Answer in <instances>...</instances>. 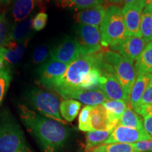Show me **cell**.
Segmentation results:
<instances>
[{
    "mask_svg": "<svg viewBox=\"0 0 152 152\" xmlns=\"http://www.w3.org/2000/svg\"><path fill=\"white\" fill-rule=\"evenodd\" d=\"M19 115L27 130L37 139L44 152H56L64 147L68 130L62 123L19 105Z\"/></svg>",
    "mask_w": 152,
    "mask_h": 152,
    "instance_id": "1",
    "label": "cell"
},
{
    "mask_svg": "<svg viewBox=\"0 0 152 152\" xmlns=\"http://www.w3.org/2000/svg\"><path fill=\"white\" fill-rule=\"evenodd\" d=\"M105 51L102 49L94 54L80 56L68 66L67 70L62 76L43 83L42 85L54 90L58 94L65 90L79 89L89 71L92 68L100 66L102 64Z\"/></svg>",
    "mask_w": 152,
    "mask_h": 152,
    "instance_id": "2",
    "label": "cell"
},
{
    "mask_svg": "<svg viewBox=\"0 0 152 152\" xmlns=\"http://www.w3.org/2000/svg\"><path fill=\"white\" fill-rule=\"evenodd\" d=\"M0 152H34L20 125L7 109L0 113Z\"/></svg>",
    "mask_w": 152,
    "mask_h": 152,
    "instance_id": "3",
    "label": "cell"
},
{
    "mask_svg": "<svg viewBox=\"0 0 152 152\" xmlns=\"http://www.w3.org/2000/svg\"><path fill=\"white\" fill-rule=\"evenodd\" d=\"M101 43L103 47H110L128 37L122 11L116 5L106 9L105 16L100 25Z\"/></svg>",
    "mask_w": 152,
    "mask_h": 152,
    "instance_id": "4",
    "label": "cell"
},
{
    "mask_svg": "<svg viewBox=\"0 0 152 152\" xmlns=\"http://www.w3.org/2000/svg\"><path fill=\"white\" fill-rule=\"evenodd\" d=\"M104 60L111 66L125 94L130 96L136 77L134 61L110 49L104 52Z\"/></svg>",
    "mask_w": 152,
    "mask_h": 152,
    "instance_id": "5",
    "label": "cell"
},
{
    "mask_svg": "<svg viewBox=\"0 0 152 152\" xmlns=\"http://www.w3.org/2000/svg\"><path fill=\"white\" fill-rule=\"evenodd\" d=\"M27 99L29 103L42 115L65 123L60 114L59 99L56 94L39 88H32L28 91Z\"/></svg>",
    "mask_w": 152,
    "mask_h": 152,
    "instance_id": "6",
    "label": "cell"
},
{
    "mask_svg": "<svg viewBox=\"0 0 152 152\" xmlns=\"http://www.w3.org/2000/svg\"><path fill=\"white\" fill-rule=\"evenodd\" d=\"M75 39L80 47L81 56L94 54L102 49L100 30L98 26L77 24L75 27Z\"/></svg>",
    "mask_w": 152,
    "mask_h": 152,
    "instance_id": "7",
    "label": "cell"
},
{
    "mask_svg": "<svg viewBox=\"0 0 152 152\" xmlns=\"http://www.w3.org/2000/svg\"><path fill=\"white\" fill-rule=\"evenodd\" d=\"M100 68L102 71L100 89L108 100H121L129 103V96L125 94L111 66L103 59Z\"/></svg>",
    "mask_w": 152,
    "mask_h": 152,
    "instance_id": "8",
    "label": "cell"
},
{
    "mask_svg": "<svg viewBox=\"0 0 152 152\" xmlns=\"http://www.w3.org/2000/svg\"><path fill=\"white\" fill-rule=\"evenodd\" d=\"M49 56L52 59L70 65L81 56L80 47L75 38L66 37L49 52Z\"/></svg>",
    "mask_w": 152,
    "mask_h": 152,
    "instance_id": "9",
    "label": "cell"
},
{
    "mask_svg": "<svg viewBox=\"0 0 152 152\" xmlns=\"http://www.w3.org/2000/svg\"><path fill=\"white\" fill-rule=\"evenodd\" d=\"M146 0H138L127 4L123 9L122 14L128 36H140V22Z\"/></svg>",
    "mask_w": 152,
    "mask_h": 152,
    "instance_id": "10",
    "label": "cell"
},
{
    "mask_svg": "<svg viewBox=\"0 0 152 152\" xmlns=\"http://www.w3.org/2000/svg\"><path fill=\"white\" fill-rule=\"evenodd\" d=\"M151 140H152V137L150 136L144 129L138 130L118 125L103 144L112 143L132 144Z\"/></svg>",
    "mask_w": 152,
    "mask_h": 152,
    "instance_id": "11",
    "label": "cell"
},
{
    "mask_svg": "<svg viewBox=\"0 0 152 152\" xmlns=\"http://www.w3.org/2000/svg\"><path fill=\"white\" fill-rule=\"evenodd\" d=\"M146 46L147 42L140 36H128L123 40L110 46V50L134 61L139 58Z\"/></svg>",
    "mask_w": 152,
    "mask_h": 152,
    "instance_id": "12",
    "label": "cell"
},
{
    "mask_svg": "<svg viewBox=\"0 0 152 152\" xmlns=\"http://www.w3.org/2000/svg\"><path fill=\"white\" fill-rule=\"evenodd\" d=\"M64 99H77L87 106L102 105L108 101L104 93L101 90H85L82 89H72L58 93Z\"/></svg>",
    "mask_w": 152,
    "mask_h": 152,
    "instance_id": "13",
    "label": "cell"
},
{
    "mask_svg": "<svg viewBox=\"0 0 152 152\" xmlns=\"http://www.w3.org/2000/svg\"><path fill=\"white\" fill-rule=\"evenodd\" d=\"M30 39V38H28L20 42L13 40L7 41L4 46L0 49L4 59L9 66L18 64L22 59Z\"/></svg>",
    "mask_w": 152,
    "mask_h": 152,
    "instance_id": "14",
    "label": "cell"
},
{
    "mask_svg": "<svg viewBox=\"0 0 152 152\" xmlns=\"http://www.w3.org/2000/svg\"><path fill=\"white\" fill-rule=\"evenodd\" d=\"M68 64L57 61L49 58L41 64L38 68V73L42 84L53 80L64 75L68 67Z\"/></svg>",
    "mask_w": 152,
    "mask_h": 152,
    "instance_id": "15",
    "label": "cell"
},
{
    "mask_svg": "<svg viewBox=\"0 0 152 152\" xmlns=\"http://www.w3.org/2000/svg\"><path fill=\"white\" fill-rule=\"evenodd\" d=\"M105 14V7L99 4L80 11L74 16V19L79 24L99 27L103 21Z\"/></svg>",
    "mask_w": 152,
    "mask_h": 152,
    "instance_id": "16",
    "label": "cell"
},
{
    "mask_svg": "<svg viewBox=\"0 0 152 152\" xmlns=\"http://www.w3.org/2000/svg\"><path fill=\"white\" fill-rule=\"evenodd\" d=\"M33 17H28L23 21L15 23L11 26L7 41L13 40L20 42L33 37Z\"/></svg>",
    "mask_w": 152,
    "mask_h": 152,
    "instance_id": "17",
    "label": "cell"
},
{
    "mask_svg": "<svg viewBox=\"0 0 152 152\" xmlns=\"http://www.w3.org/2000/svg\"><path fill=\"white\" fill-rule=\"evenodd\" d=\"M90 127L91 131L111 130L115 128V127L110 123L106 110L102 104L92 106L90 116Z\"/></svg>",
    "mask_w": 152,
    "mask_h": 152,
    "instance_id": "18",
    "label": "cell"
},
{
    "mask_svg": "<svg viewBox=\"0 0 152 152\" xmlns=\"http://www.w3.org/2000/svg\"><path fill=\"white\" fill-rule=\"evenodd\" d=\"M151 75V73L137 75L129 96V104L133 109L140 106L142 96L149 85Z\"/></svg>",
    "mask_w": 152,
    "mask_h": 152,
    "instance_id": "19",
    "label": "cell"
},
{
    "mask_svg": "<svg viewBox=\"0 0 152 152\" xmlns=\"http://www.w3.org/2000/svg\"><path fill=\"white\" fill-rule=\"evenodd\" d=\"M128 104L121 100H108L102 104L109 122L113 127L117 126L120 123L123 113L128 107Z\"/></svg>",
    "mask_w": 152,
    "mask_h": 152,
    "instance_id": "20",
    "label": "cell"
},
{
    "mask_svg": "<svg viewBox=\"0 0 152 152\" xmlns=\"http://www.w3.org/2000/svg\"><path fill=\"white\" fill-rule=\"evenodd\" d=\"M36 0H14L11 6V16L15 23L28 18L34 10Z\"/></svg>",
    "mask_w": 152,
    "mask_h": 152,
    "instance_id": "21",
    "label": "cell"
},
{
    "mask_svg": "<svg viewBox=\"0 0 152 152\" xmlns=\"http://www.w3.org/2000/svg\"><path fill=\"white\" fill-rule=\"evenodd\" d=\"M137 75H147L152 73V42L148 43L144 51L136 60Z\"/></svg>",
    "mask_w": 152,
    "mask_h": 152,
    "instance_id": "22",
    "label": "cell"
},
{
    "mask_svg": "<svg viewBox=\"0 0 152 152\" xmlns=\"http://www.w3.org/2000/svg\"><path fill=\"white\" fill-rule=\"evenodd\" d=\"M81 103L75 99H64L60 103L59 111L63 118L68 122L74 121L79 113Z\"/></svg>",
    "mask_w": 152,
    "mask_h": 152,
    "instance_id": "23",
    "label": "cell"
},
{
    "mask_svg": "<svg viewBox=\"0 0 152 152\" xmlns=\"http://www.w3.org/2000/svg\"><path fill=\"white\" fill-rule=\"evenodd\" d=\"M113 130H95L87 132L86 134V149L87 152H91L94 148L103 144L109 138Z\"/></svg>",
    "mask_w": 152,
    "mask_h": 152,
    "instance_id": "24",
    "label": "cell"
},
{
    "mask_svg": "<svg viewBox=\"0 0 152 152\" xmlns=\"http://www.w3.org/2000/svg\"><path fill=\"white\" fill-rule=\"evenodd\" d=\"M102 65V64H101ZM100 66L92 68L89 71L81 83L79 89L85 90H99L100 89V81L102 71Z\"/></svg>",
    "mask_w": 152,
    "mask_h": 152,
    "instance_id": "25",
    "label": "cell"
},
{
    "mask_svg": "<svg viewBox=\"0 0 152 152\" xmlns=\"http://www.w3.org/2000/svg\"><path fill=\"white\" fill-rule=\"evenodd\" d=\"M118 125L138 130L144 129L141 118L139 116L138 114L130 106H128L126 110L123 113Z\"/></svg>",
    "mask_w": 152,
    "mask_h": 152,
    "instance_id": "26",
    "label": "cell"
},
{
    "mask_svg": "<svg viewBox=\"0 0 152 152\" xmlns=\"http://www.w3.org/2000/svg\"><path fill=\"white\" fill-rule=\"evenodd\" d=\"M140 36L147 43L152 42V12L144 9L140 22Z\"/></svg>",
    "mask_w": 152,
    "mask_h": 152,
    "instance_id": "27",
    "label": "cell"
},
{
    "mask_svg": "<svg viewBox=\"0 0 152 152\" xmlns=\"http://www.w3.org/2000/svg\"><path fill=\"white\" fill-rule=\"evenodd\" d=\"M104 0H56L62 8H70L75 10H82L101 4Z\"/></svg>",
    "mask_w": 152,
    "mask_h": 152,
    "instance_id": "28",
    "label": "cell"
},
{
    "mask_svg": "<svg viewBox=\"0 0 152 152\" xmlns=\"http://www.w3.org/2000/svg\"><path fill=\"white\" fill-rule=\"evenodd\" d=\"M93 152H137L132 144L112 143L104 144L94 148ZM91 151V152H92Z\"/></svg>",
    "mask_w": 152,
    "mask_h": 152,
    "instance_id": "29",
    "label": "cell"
},
{
    "mask_svg": "<svg viewBox=\"0 0 152 152\" xmlns=\"http://www.w3.org/2000/svg\"><path fill=\"white\" fill-rule=\"evenodd\" d=\"M134 110L137 113L142 115L144 130L152 137V104L140 106Z\"/></svg>",
    "mask_w": 152,
    "mask_h": 152,
    "instance_id": "30",
    "label": "cell"
},
{
    "mask_svg": "<svg viewBox=\"0 0 152 152\" xmlns=\"http://www.w3.org/2000/svg\"><path fill=\"white\" fill-rule=\"evenodd\" d=\"M92 106H86L83 108L79 115L78 128L83 132H91L90 116L92 111Z\"/></svg>",
    "mask_w": 152,
    "mask_h": 152,
    "instance_id": "31",
    "label": "cell"
},
{
    "mask_svg": "<svg viewBox=\"0 0 152 152\" xmlns=\"http://www.w3.org/2000/svg\"><path fill=\"white\" fill-rule=\"evenodd\" d=\"M11 81L10 68L0 71V106L2 103L6 93L8 90Z\"/></svg>",
    "mask_w": 152,
    "mask_h": 152,
    "instance_id": "32",
    "label": "cell"
},
{
    "mask_svg": "<svg viewBox=\"0 0 152 152\" xmlns=\"http://www.w3.org/2000/svg\"><path fill=\"white\" fill-rule=\"evenodd\" d=\"M11 26L5 13H0V49L7 41Z\"/></svg>",
    "mask_w": 152,
    "mask_h": 152,
    "instance_id": "33",
    "label": "cell"
},
{
    "mask_svg": "<svg viewBox=\"0 0 152 152\" xmlns=\"http://www.w3.org/2000/svg\"><path fill=\"white\" fill-rule=\"evenodd\" d=\"M49 55V49L45 45L37 47L33 54V61L35 64H43L47 60Z\"/></svg>",
    "mask_w": 152,
    "mask_h": 152,
    "instance_id": "34",
    "label": "cell"
},
{
    "mask_svg": "<svg viewBox=\"0 0 152 152\" xmlns=\"http://www.w3.org/2000/svg\"><path fill=\"white\" fill-rule=\"evenodd\" d=\"M47 20H48V15L46 13L39 12L33 18V30L34 31H40L46 26Z\"/></svg>",
    "mask_w": 152,
    "mask_h": 152,
    "instance_id": "35",
    "label": "cell"
},
{
    "mask_svg": "<svg viewBox=\"0 0 152 152\" xmlns=\"http://www.w3.org/2000/svg\"><path fill=\"white\" fill-rule=\"evenodd\" d=\"M152 104V73L150 78L149 85L144 92L140 102V105H149ZM139 107V106H138Z\"/></svg>",
    "mask_w": 152,
    "mask_h": 152,
    "instance_id": "36",
    "label": "cell"
},
{
    "mask_svg": "<svg viewBox=\"0 0 152 152\" xmlns=\"http://www.w3.org/2000/svg\"><path fill=\"white\" fill-rule=\"evenodd\" d=\"M132 145L137 152H152V140L135 142Z\"/></svg>",
    "mask_w": 152,
    "mask_h": 152,
    "instance_id": "37",
    "label": "cell"
},
{
    "mask_svg": "<svg viewBox=\"0 0 152 152\" xmlns=\"http://www.w3.org/2000/svg\"><path fill=\"white\" fill-rule=\"evenodd\" d=\"M7 68H9V65L4 59L3 55L0 52V71L7 69Z\"/></svg>",
    "mask_w": 152,
    "mask_h": 152,
    "instance_id": "38",
    "label": "cell"
},
{
    "mask_svg": "<svg viewBox=\"0 0 152 152\" xmlns=\"http://www.w3.org/2000/svg\"><path fill=\"white\" fill-rule=\"evenodd\" d=\"M110 2L111 3H115V4H130V3H133V2H135V1H138V0H109Z\"/></svg>",
    "mask_w": 152,
    "mask_h": 152,
    "instance_id": "39",
    "label": "cell"
},
{
    "mask_svg": "<svg viewBox=\"0 0 152 152\" xmlns=\"http://www.w3.org/2000/svg\"><path fill=\"white\" fill-rule=\"evenodd\" d=\"M144 9L151 11L152 12V0H146Z\"/></svg>",
    "mask_w": 152,
    "mask_h": 152,
    "instance_id": "40",
    "label": "cell"
},
{
    "mask_svg": "<svg viewBox=\"0 0 152 152\" xmlns=\"http://www.w3.org/2000/svg\"><path fill=\"white\" fill-rule=\"evenodd\" d=\"M11 0H0V4H6L8 3Z\"/></svg>",
    "mask_w": 152,
    "mask_h": 152,
    "instance_id": "41",
    "label": "cell"
},
{
    "mask_svg": "<svg viewBox=\"0 0 152 152\" xmlns=\"http://www.w3.org/2000/svg\"><path fill=\"white\" fill-rule=\"evenodd\" d=\"M36 1H39V2H43V1H49V0H36Z\"/></svg>",
    "mask_w": 152,
    "mask_h": 152,
    "instance_id": "42",
    "label": "cell"
},
{
    "mask_svg": "<svg viewBox=\"0 0 152 152\" xmlns=\"http://www.w3.org/2000/svg\"><path fill=\"white\" fill-rule=\"evenodd\" d=\"M92 152H93V151H92Z\"/></svg>",
    "mask_w": 152,
    "mask_h": 152,
    "instance_id": "43",
    "label": "cell"
}]
</instances>
